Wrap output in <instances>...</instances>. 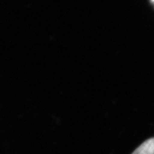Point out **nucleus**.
Listing matches in <instances>:
<instances>
[{"mask_svg": "<svg viewBox=\"0 0 154 154\" xmlns=\"http://www.w3.org/2000/svg\"><path fill=\"white\" fill-rule=\"evenodd\" d=\"M131 154H154V138L144 141Z\"/></svg>", "mask_w": 154, "mask_h": 154, "instance_id": "1", "label": "nucleus"}, {"mask_svg": "<svg viewBox=\"0 0 154 154\" xmlns=\"http://www.w3.org/2000/svg\"><path fill=\"white\" fill-rule=\"evenodd\" d=\"M151 2L153 3V5H154V0H151Z\"/></svg>", "mask_w": 154, "mask_h": 154, "instance_id": "2", "label": "nucleus"}]
</instances>
